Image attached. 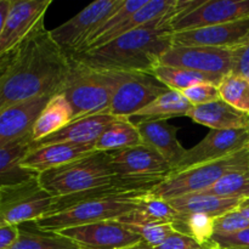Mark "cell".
<instances>
[{
  "instance_id": "5b68a950",
  "label": "cell",
  "mask_w": 249,
  "mask_h": 249,
  "mask_svg": "<svg viewBox=\"0 0 249 249\" xmlns=\"http://www.w3.org/2000/svg\"><path fill=\"white\" fill-rule=\"evenodd\" d=\"M146 195L147 194H125L85 199L70 208L43 216L34 223L40 230L60 232L74 226L105 220H118L135 212L141 197Z\"/></svg>"
},
{
  "instance_id": "9c48e42d",
  "label": "cell",
  "mask_w": 249,
  "mask_h": 249,
  "mask_svg": "<svg viewBox=\"0 0 249 249\" xmlns=\"http://www.w3.org/2000/svg\"><path fill=\"white\" fill-rule=\"evenodd\" d=\"M51 0H11L0 33V72L22 44L44 23Z\"/></svg>"
},
{
  "instance_id": "7bdbcfd3",
  "label": "cell",
  "mask_w": 249,
  "mask_h": 249,
  "mask_svg": "<svg viewBox=\"0 0 249 249\" xmlns=\"http://www.w3.org/2000/svg\"><path fill=\"white\" fill-rule=\"evenodd\" d=\"M212 249H233V248H219V247H213Z\"/></svg>"
},
{
  "instance_id": "2e32d148",
  "label": "cell",
  "mask_w": 249,
  "mask_h": 249,
  "mask_svg": "<svg viewBox=\"0 0 249 249\" xmlns=\"http://www.w3.org/2000/svg\"><path fill=\"white\" fill-rule=\"evenodd\" d=\"M249 39V18L173 33V45L232 49Z\"/></svg>"
},
{
  "instance_id": "60d3db41",
  "label": "cell",
  "mask_w": 249,
  "mask_h": 249,
  "mask_svg": "<svg viewBox=\"0 0 249 249\" xmlns=\"http://www.w3.org/2000/svg\"><path fill=\"white\" fill-rule=\"evenodd\" d=\"M237 211L240 212V213H242L249 220V197L241 201L240 206L237 207Z\"/></svg>"
},
{
  "instance_id": "ba28073f",
  "label": "cell",
  "mask_w": 249,
  "mask_h": 249,
  "mask_svg": "<svg viewBox=\"0 0 249 249\" xmlns=\"http://www.w3.org/2000/svg\"><path fill=\"white\" fill-rule=\"evenodd\" d=\"M55 197L51 196L38 181H29L0 191V228L19 226L36 221L50 212Z\"/></svg>"
},
{
  "instance_id": "ab89813d",
  "label": "cell",
  "mask_w": 249,
  "mask_h": 249,
  "mask_svg": "<svg viewBox=\"0 0 249 249\" xmlns=\"http://www.w3.org/2000/svg\"><path fill=\"white\" fill-rule=\"evenodd\" d=\"M10 5H11V0H0V33H1V29L4 27L7 12L10 10Z\"/></svg>"
},
{
  "instance_id": "4dcf8cb0",
  "label": "cell",
  "mask_w": 249,
  "mask_h": 249,
  "mask_svg": "<svg viewBox=\"0 0 249 249\" xmlns=\"http://www.w3.org/2000/svg\"><path fill=\"white\" fill-rule=\"evenodd\" d=\"M220 99L238 111L249 114V80L230 73L219 84Z\"/></svg>"
},
{
  "instance_id": "836d02e7",
  "label": "cell",
  "mask_w": 249,
  "mask_h": 249,
  "mask_svg": "<svg viewBox=\"0 0 249 249\" xmlns=\"http://www.w3.org/2000/svg\"><path fill=\"white\" fill-rule=\"evenodd\" d=\"M249 228V220L235 209L214 218V235H231Z\"/></svg>"
},
{
  "instance_id": "277c9868",
  "label": "cell",
  "mask_w": 249,
  "mask_h": 249,
  "mask_svg": "<svg viewBox=\"0 0 249 249\" xmlns=\"http://www.w3.org/2000/svg\"><path fill=\"white\" fill-rule=\"evenodd\" d=\"M71 57V68L61 94L73 108V121L95 114L108 113L113 94V78Z\"/></svg>"
},
{
  "instance_id": "1f68e13d",
  "label": "cell",
  "mask_w": 249,
  "mask_h": 249,
  "mask_svg": "<svg viewBox=\"0 0 249 249\" xmlns=\"http://www.w3.org/2000/svg\"><path fill=\"white\" fill-rule=\"evenodd\" d=\"M202 192L225 198H247L249 197V169L230 173L215 185Z\"/></svg>"
},
{
  "instance_id": "4316f807",
  "label": "cell",
  "mask_w": 249,
  "mask_h": 249,
  "mask_svg": "<svg viewBox=\"0 0 249 249\" xmlns=\"http://www.w3.org/2000/svg\"><path fill=\"white\" fill-rule=\"evenodd\" d=\"M191 107L192 105L181 91L169 89L133 117H139L140 119L165 121L177 116H186Z\"/></svg>"
},
{
  "instance_id": "3957f363",
  "label": "cell",
  "mask_w": 249,
  "mask_h": 249,
  "mask_svg": "<svg viewBox=\"0 0 249 249\" xmlns=\"http://www.w3.org/2000/svg\"><path fill=\"white\" fill-rule=\"evenodd\" d=\"M117 178L111 152L95 151L79 160L40 173L38 181L56 198L104 186Z\"/></svg>"
},
{
  "instance_id": "603a6c76",
  "label": "cell",
  "mask_w": 249,
  "mask_h": 249,
  "mask_svg": "<svg viewBox=\"0 0 249 249\" xmlns=\"http://www.w3.org/2000/svg\"><path fill=\"white\" fill-rule=\"evenodd\" d=\"M73 108L65 95L61 92L53 95L34 123L32 130L33 142L57 133L73 121Z\"/></svg>"
},
{
  "instance_id": "d4e9b609",
  "label": "cell",
  "mask_w": 249,
  "mask_h": 249,
  "mask_svg": "<svg viewBox=\"0 0 249 249\" xmlns=\"http://www.w3.org/2000/svg\"><path fill=\"white\" fill-rule=\"evenodd\" d=\"M143 145L139 129L128 117H117L95 142V151L114 152Z\"/></svg>"
},
{
  "instance_id": "e575fe53",
  "label": "cell",
  "mask_w": 249,
  "mask_h": 249,
  "mask_svg": "<svg viewBox=\"0 0 249 249\" xmlns=\"http://www.w3.org/2000/svg\"><path fill=\"white\" fill-rule=\"evenodd\" d=\"M184 96L189 100L192 106L206 105L209 102L216 101L220 99L218 85L212 83H199L190 87L189 89L182 91Z\"/></svg>"
},
{
  "instance_id": "ffe728a7",
  "label": "cell",
  "mask_w": 249,
  "mask_h": 249,
  "mask_svg": "<svg viewBox=\"0 0 249 249\" xmlns=\"http://www.w3.org/2000/svg\"><path fill=\"white\" fill-rule=\"evenodd\" d=\"M95 152L94 145H71V143H51L36 146L29 151L22 160V167L36 174L61 167L67 163Z\"/></svg>"
},
{
  "instance_id": "d6986e66",
  "label": "cell",
  "mask_w": 249,
  "mask_h": 249,
  "mask_svg": "<svg viewBox=\"0 0 249 249\" xmlns=\"http://www.w3.org/2000/svg\"><path fill=\"white\" fill-rule=\"evenodd\" d=\"M117 117L109 113L95 114V116L84 117L75 119L70 124L58 130L57 133L36 141L32 143L33 147L36 146L51 145V143H71V145H94L97 139L101 136L105 129L116 119Z\"/></svg>"
},
{
  "instance_id": "44dd1931",
  "label": "cell",
  "mask_w": 249,
  "mask_h": 249,
  "mask_svg": "<svg viewBox=\"0 0 249 249\" xmlns=\"http://www.w3.org/2000/svg\"><path fill=\"white\" fill-rule=\"evenodd\" d=\"M186 117L196 123L216 130L249 126V114L238 111L221 99L206 105L192 106L186 113Z\"/></svg>"
},
{
  "instance_id": "5bb4252c",
  "label": "cell",
  "mask_w": 249,
  "mask_h": 249,
  "mask_svg": "<svg viewBox=\"0 0 249 249\" xmlns=\"http://www.w3.org/2000/svg\"><path fill=\"white\" fill-rule=\"evenodd\" d=\"M249 146V126L240 129L216 130L211 129L206 138L196 146L185 152L173 174L182 172L194 165L219 160L225 156L232 155Z\"/></svg>"
},
{
  "instance_id": "f35d334b",
  "label": "cell",
  "mask_w": 249,
  "mask_h": 249,
  "mask_svg": "<svg viewBox=\"0 0 249 249\" xmlns=\"http://www.w3.org/2000/svg\"><path fill=\"white\" fill-rule=\"evenodd\" d=\"M18 226H2L0 228V249H9L18 238Z\"/></svg>"
},
{
  "instance_id": "7c38bea8",
  "label": "cell",
  "mask_w": 249,
  "mask_h": 249,
  "mask_svg": "<svg viewBox=\"0 0 249 249\" xmlns=\"http://www.w3.org/2000/svg\"><path fill=\"white\" fill-rule=\"evenodd\" d=\"M158 65L225 77L232 70V50L173 45L160 56Z\"/></svg>"
},
{
  "instance_id": "cb8c5ba5",
  "label": "cell",
  "mask_w": 249,
  "mask_h": 249,
  "mask_svg": "<svg viewBox=\"0 0 249 249\" xmlns=\"http://www.w3.org/2000/svg\"><path fill=\"white\" fill-rule=\"evenodd\" d=\"M32 140H26L0 148V191L38 177V174L22 167V160L32 150Z\"/></svg>"
},
{
  "instance_id": "d6a6232c",
  "label": "cell",
  "mask_w": 249,
  "mask_h": 249,
  "mask_svg": "<svg viewBox=\"0 0 249 249\" xmlns=\"http://www.w3.org/2000/svg\"><path fill=\"white\" fill-rule=\"evenodd\" d=\"M134 213L140 215L141 218L152 221H162V223L174 224L179 218L180 213L175 211L168 201L157 198L151 194L141 197L139 207Z\"/></svg>"
},
{
  "instance_id": "d590c367",
  "label": "cell",
  "mask_w": 249,
  "mask_h": 249,
  "mask_svg": "<svg viewBox=\"0 0 249 249\" xmlns=\"http://www.w3.org/2000/svg\"><path fill=\"white\" fill-rule=\"evenodd\" d=\"M213 247H215L213 242L211 245H202L190 236L180 232H174L162 245L155 249H212Z\"/></svg>"
},
{
  "instance_id": "f546056e",
  "label": "cell",
  "mask_w": 249,
  "mask_h": 249,
  "mask_svg": "<svg viewBox=\"0 0 249 249\" xmlns=\"http://www.w3.org/2000/svg\"><path fill=\"white\" fill-rule=\"evenodd\" d=\"M177 232L195 238L202 245H211L214 236V218L207 214H181L173 224Z\"/></svg>"
},
{
  "instance_id": "b9f144b4",
  "label": "cell",
  "mask_w": 249,
  "mask_h": 249,
  "mask_svg": "<svg viewBox=\"0 0 249 249\" xmlns=\"http://www.w3.org/2000/svg\"><path fill=\"white\" fill-rule=\"evenodd\" d=\"M124 249H155V248L151 247L150 245L145 243L143 241H141V242H139L138 245H134V246H131V247L124 248Z\"/></svg>"
},
{
  "instance_id": "f1b7e54d",
  "label": "cell",
  "mask_w": 249,
  "mask_h": 249,
  "mask_svg": "<svg viewBox=\"0 0 249 249\" xmlns=\"http://www.w3.org/2000/svg\"><path fill=\"white\" fill-rule=\"evenodd\" d=\"M118 220L125 224L133 232L140 236L143 242L153 248L160 246L168 237L177 232L172 224L147 220V219L141 218L134 212L129 215L118 219Z\"/></svg>"
},
{
  "instance_id": "8d00e7d4",
  "label": "cell",
  "mask_w": 249,
  "mask_h": 249,
  "mask_svg": "<svg viewBox=\"0 0 249 249\" xmlns=\"http://www.w3.org/2000/svg\"><path fill=\"white\" fill-rule=\"evenodd\" d=\"M212 242L219 248L249 249V228L231 235H214Z\"/></svg>"
},
{
  "instance_id": "7a4b0ae2",
  "label": "cell",
  "mask_w": 249,
  "mask_h": 249,
  "mask_svg": "<svg viewBox=\"0 0 249 249\" xmlns=\"http://www.w3.org/2000/svg\"><path fill=\"white\" fill-rule=\"evenodd\" d=\"M172 19H157L101 48L70 56L94 70L152 73L160 56L173 46Z\"/></svg>"
},
{
  "instance_id": "30bf717a",
  "label": "cell",
  "mask_w": 249,
  "mask_h": 249,
  "mask_svg": "<svg viewBox=\"0 0 249 249\" xmlns=\"http://www.w3.org/2000/svg\"><path fill=\"white\" fill-rule=\"evenodd\" d=\"M123 1L124 0H97L91 2L74 17L51 29L50 34L53 41L67 55H74Z\"/></svg>"
},
{
  "instance_id": "e0dca14e",
  "label": "cell",
  "mask_w": 249,
  "mask_h": 249,
  "mask_svg": "<svg viewBox=\"0 0 249 249\" xmlns=\"http://www.w3.org/2000/svg\"><path fill=\"white\" fill-rule=\"evenodd\" d=\"M51 96L36 97L0 111V148L32 140L34 123Z\"/></svg>"
},
{
  "instance_id": "9a60e30c",
  "label": "cell",
  "mask_w": 249,
  "mask_h": 249,
  "mask_svg": "<svg viewBox=\"0 0 249 249\" xmlns=\"http://www.w3.org/2000/svg\"><path fill=\"white\" fill-rule=\"evenodd\" d=\"M117 177L129 179L165 180L173 169L158 152L146 145L111 152Z\"/></svg>"
},
{
  "instance_id": "484cf974",
  "label": "cell",
  "mask_w": 249,
  "mask_h": 249,
  "mask_svg": "<svg viewBox=\"0 0 249 249\" xmlns=\"http://www.w3.org/2000/svg\"><path fill=\"white\" fill-rule=\"evenodd\" d=\"M19 235L9 249H82L58 232L40 230L34 221L18 226Z\"/></svg>"
},
{
  "instance_id": "ac0fdd59",
  "label": "cell",
  "mask_w": 249,
  "mask_h": 249,
  "mask_svg": "<svg viewBox=\"0 0 249 249\" xmlns=\"http://www.w3.org/2000/svg\"><path fill=\"white\" fill-rule=\"evenodd\" d=\"M135 124L143 145L160 153L174 172L186 152L178 140L177 126L160 119H140Z\"/></svg>"
},
{
  "instance_id": "8992f818",
  "label": "cell",
  "mask_w": 249,
  "mask_h": 249,
  "mask_svg": "<svg viewBox=\"0 0 249 249\" xmlns=\"http://www.w3.org/2000/svg\"><path fill=\"white\" fill-rule=\"evenodd\" d=\"M249 169V146L219 160L194 165L169 175L150 192L160 199H172L189 194L208 190L225 175Z\"/></svg>"
},
{
  "instance_id": "7402d4cb",
  "label": "cell",
  "mask_w": 249,
  "mask_h": 249,
  "mask_svg": "<svg viewBox=\"0 0 249 249\" xmlns=\"http://www.w3.org/2000/svg\"><path fill=\"white\" fill-rule=\"evenodd\" d=\"M242 199L225 198L209 195L207 192H196L168 199V203L181 214H207L216 218L228 212L237 209Z\"/></svg>"
},
{
  "instance_id": "83f0119b",
  "label": "cell",
  "mask_w": 249,
  "mask_h": 249,
  "mask_svg": "<svg viewBox=\"0 0 249 249\" xmlns=\"http://www.w3.org/2000/svg\"><path fill=\"white\" fill-rule=\"evenodd\" d=\"M152 74L160 80L168 89L184 91L190 87L199 83H212L218 85L221 83L224 77L215 74H206V73L194 72V71L182 70V68L169 67V66L158 65L152 71Z\"/></svg>"
},
{
  "instance_id": "74e56055",
  "label": "cell",
  "mask_w": 249,
  "mask_h": 249,
  "mask_svg": "<svg viewBox=\"0 0 249 249\" xmlns=\"http://www.w3.org/2000/svg\"><path fill=\"white\" fill-rule=\"evenodd\" d=\"M231 73L249 80V39L232 49V70Z\"/></svg>"
},
{
  "instance_id": "8fae6325",
  "label": "cell",
  "mask_w": 249,
  "mask_h": 249,
  "mask_svg": "<svg viewBox=\"0 0 249 249\" xmlns=\"http://www.w3.org/2000/svg\"><path fill=\"white\" fill-rule=\"evenodd\" d=\"M249 18V0H201L172 19V29L190 31Z\"/></svg>"
},
{
  "instance_id": "4fadbf2b",
  "label": "cell",
  "mask_w": 249,
  "mask_h": 249,
  "mask_svg": "<svg viewBox=\"0 0 249 249\" xmlns=\"http://www.w3.org/2000/svg\"><path fill=\"white\" fill-rule=\"evenodd\" d=\"M82 249H124L141 242L140 236L119 220H105L60 231Z\"/></svg>"
},
{
  "instance_id": "52a82bcc",
  "label": "cell",
  "mask_w": 249,
  "mask_h": 249,
  "mask_svg": "<svg viewBox=\"0 0 249 249\" xmlns=\"http://www.w3.org/2000/svg\"><path fill=\"white\" fill-rule=\"evenodd\" d=\"M107 72L113 78V94L108 113L114 117H133L169 90L152 73L134 71Z\"/></svg>"
},
{
  "instance_id": "6da1fadb",
  "label": "cell",
  "mask_w": 249,
  "mask_h": 249,
  "mask_svg": "<svg viewBox=\"0 0 249 249\" xmlns=\"http://www.w3.org/2000/svg\"><path fill=\"white\" fill-rule=\"evenodd\" d=\"M70 68V55L53 41L43 23L0 73V111L60 92Z\"/></svg>"
}]
</instances>
